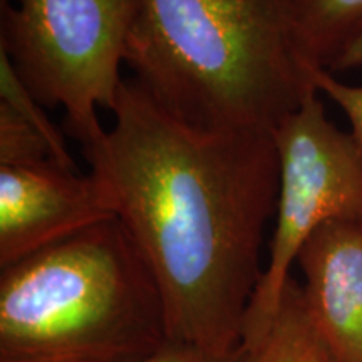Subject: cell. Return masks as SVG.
I'll use <instances>...</instances> for the list:
<instances>
[{"mask_svg":"<svg viewBox=\"0 0 362 362\" xmlns=\"http://www.w3.org/2000/svg\"><path fill=\"white\" fill-rule=\"evenodd\" d=\"M111 112L81 148L156 280L170 339L238 351L279 197L274 133L192 128L134 81Z\"/></svg>","mask_w":362,"mask_h":362,"instance_id":"1","label":"cell"},{"mask_svg":"<svg viewBox=\"0 0 362 362\" xmlns=\"http://www.w3.org/2000/svg\"><path fill=\"white\" fill-rule=\"evenodd\" d=\"M134 83L202 131L274 133L314 93L293 0H138Z\"/></svg>","mask_w":362,"mask_h":362,"instance_id":"2","label":"cell"},{"mask_svg":"<svg viewBox=\"0 0 362 362\" xmlns=\"http://www.w3.org/2000/svg\"><path fill=\"white\" fill-rule=\"evenodd\" d=\"M0 270V362H143L170 341L156 280L117 216Z\"/></svg>","mask_w":362,"mask_h":362,"instance_id":"3","label":"cell"},{"mask_svg":"<svg viewBox=\"0 0 362 362\" xmlns=\"http://www.w3.org/2000/svg\"><path fill=\"white\" fill-rule=\"evenodd\" d=\"M138 0H2L0 49L44 107H64L81 146L104 128L124 79L121 64Z\"/></svg>","mask_w":362,"mask_h":362,"instance_id":"4","label":"cell"},{"mask_svg":"<svg viewBox=\"0 0 362 362\" xmlns=\"http://www.w3.org/2000/svg\"><path fill=\"white\" fill-rule=\"evenodd\" d=\"M319 94L310 93L274 131L280 166L275 228L242 346L264 337L312 233L334 220L362 221V148L329 119Z\"/></svg>","mask_w":362,"mask_h":362,"instance_id":"5","label":"cell"},{"mask_svg":"<svg viewBox=\"0 0 362 362\" xmlns=\"http://www.w3.org/2000/svg\"><path fill=\"white\" fill-rule=\"evenodd\" d=\"M112 216V194L93 171L0 166V269Z\"/></svg>","mask_w":362,"mask_h":362,"instance_id":"6","label":"cell"},{"mask_svg":"<svg viewBox=\"0 0 362 362\" xmlns=\"http://www.w3.org/2000/svg\"><path fill=\"white\" fill-rule=\"evenodd\" d=\"M302 297L334 362H362V221L317 228L298 253Z\"/></svg>","mask_w":362,"mask_h":362,"instance_id":"7","label":"cell"},{"mask_svg":"<svg viewBox=\"0 0 362 362\" xmlns=\"http://www.w3.org/2000/svg\"><path fill=\"white\" fill-rule=\"evenodd\" d=\"M240 362H334L307 315L302 287L291 277L264 337L242 346Z\"/></svg>","mask_w":362,"mask_h":362,"instance_id":"8","label":"cell"},{"mask_svg":"<svg viewBox=\"0 0 362 362\" xmlns=\"http://www.w3.org/2000/svg\"><path fill=\"white\" fill-rule=\"evenodd\" d=\"M298 40L312 66L330 71L362 29V0H293Z\"/></svg>","mask_w":362,"mask_h":362,"instance_id":"9","label":"cell"},{"mask_svg":"<svg viewBox=\"0 0 362 362\" xmlns=\"http://www.w3.org/2000/svg\"><path fill=\"white\" fill-rule=\"evenodd\" d=\"M51 165L64 168L45 136L12 107L0 103V166L39 168Z\"/></svg>","mask_w":362,"mask_h":362,"instance_id":"10","label":"cell"},{"mask_svg":"<svg viewBox=\"0 0 362 362\" xmlns=\"http://www.w3.org/2000/svg\"><path fill=\"white\" fill-rule=\"evenodd\" d=\"M0 103L7 104L17 115H21L29 124L45 136L56 153L59 163L64 168L78 170L76 161L72 160L71 153L67 151L66 141L62 133L56 124L49 119L44 112V106L33 96L27 86L22 83L19 74L13 69L11 59L0 49Z\"/></svg>","mask_w":362,"mask_h":362,"instance_id":"11","label":"cell"},{"mask_svg":"<svg viewBox=\"0 0 362 362\" xmlns=\"http://www.w3.org/2000/svg\"><path fill=\"white\" fill-rule=\"evenodd\" d=\"M312 81L315 89L346 115L351 124V133L362 148V86L344 83L334 76V72L320 67L314 71Z\"/></svg>","mask_w":362,"mask_h":362,"instance_id":"12","label":"cell"},{"mask_svg":"<svg viewBox=\"0 0 362 362\" xmlns=\"http://www.w3.org/2000/svg\"><path fill=\"white\" fill-rule=\"evenodd\" d=\"M240 354H242V347L228 354H220V352L203 349L194 344L170 339L165 346L143 362H240Z\"/></svg>","mask_w":362,"mask_h":362,"instance_id":"13","label":"cell"},{"mask_svg":"<svg viewBox=\"0 0 362 362\" xmlns=\"http://www.w3.org/2000/svg\"><path fill=\"white\" fill-rule=\"evenodd\" d=\"M359 67H362V29L339 54L336 62L330 67V72L359 69Z\"/></svg>","mask_w":362,"mask_h":362,"instance_id":"14","label":"cell"}]
</instances>
